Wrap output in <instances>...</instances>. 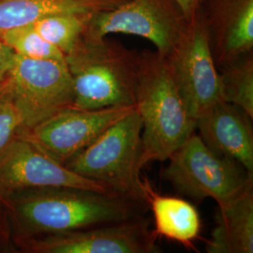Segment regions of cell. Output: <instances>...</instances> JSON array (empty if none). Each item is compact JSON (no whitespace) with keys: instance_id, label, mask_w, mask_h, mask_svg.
<instances>
[{"instance_id":"obj_11","label":"cell","mask_w":253,"mask_h":253,"mask_svg":"<svg viewBox=\"0 0 253 253\" xmlns=\"http://www.w3.org/2000/svg\"><path fill=\"white\" fill-rule=\"evenodd\" d=\"M134 107L94 110L67 107L27 130L25 135L45 153L64 164Z\"/></svg>"},{"instance_id":"obj_17","label":"cell","mask_w":253,"mask_h":253,"mask_svg":"<svg viewBox=\"0 0 253 253\" xmlns=\"http://www.w3.org/2000/svg\"><path fill=\"white\" fill-rule=\"evenodd\" d=\"M221 100L253 118V53L217 69Z\"/></svg>"},{"instance_id":"obj_21","label":"cell","mask_w":253,"mask_h":253,"mask_svg":"<svg viewBox=\"0 0 253 253\" xmlns=\"http://www.w3.org/2000/svg\"><path fill=\"white\" fill-rule=\"evenodd\" d=\"M14 56L13 51L0 41V81L8 75L13 64Z\"/></svg>"},{"instance_id":"obj_8","label":"cell","mask_w":253,"mask_h":253,"mask_svg":"<svg viewBox=\"0 0 253 253\" xmlns=\"http://www.w3.org/2000/svg\"><path fill=\"white\" fill-rule=\"evenodd\" d=\"M165 58L181 97L195 120L221 100L219 73L199 12L188 22Z\"/></svg>"},{"instance_id":"obj_7","label":"cell","mask_w":253,"mask_h":253,"mask_svg":"<svg viewBox=\"0 0 253 253\" xmlns=\"http://www.w3.org/2000/svg\"><path fill=\"white\" fill-rule=\"evenodd\" d=\"M176 0H126L92 15L84 38L126 34L149 41L163 56L171 52L188 25Z\"/></svg>"},{"instance_id":"obj_12","label":"cell","mask_w":253,"mask_h":253,"mask_svg":"<svg viewBox=\"0 0 253 253\" xmlns=\"http://www.w3.org/2000/svg\"><path fill=\"white\" fill-rule=\"evenodd\" d=\"M198 12L217 69L253 53V0H203Z\"/></svg>"},{"instance_id":"obj_14","label":"cell","mask_w":253,"mask_h":253,"mask_svg":"<svg viewBox=\"0 0 253 253\" xmlns=\"http://www.w3.org/2000/svg\"><path fill=\"white\" fill-rule=\"evenodd\" d=\"M142 180L146 205L153 213L155 233L159 237L193 250L202 228L197 208L187 200L159 193L146 177Z\"/></svg>"},{"instance_id":"obj_5","label":"cell","mask_w":253,"mask_h":253,"mask_svg":"<svg viewBox=\"0 0 253 253\" xmlns=\"http://www.w3.org/2000/svg\"><path fill=\"white\" fill-rule=\"evenodd\" d=\"M167 161L163 177L178 194L195 203L209 198L223 207L253 186V174L213 152L195 132Z\"/></svg>"},{"instance_id":"obj_4","label":"cell","mask_w":253,"mask_h":253,"mask_svg":"<svg viewBox=\"0 0 253 253\" xmlns=\"http://www.w3.org/2000/svg\"><path fill=\"white\" fill-rule=\"evenodd\" d=\"M141 134L142 119L134 107L64 165L117 194L146 205L140 173Z\"/></svg>"},{"instance_id":"obj_9","label":"cell","mask_w":253,"mask_h":253,"mask_svg":"<svg viewBox=\"0 0 253 253\" xmlns=\"http://www.w3.org/2000/svg\"><path fill=\"white\" fill-rule=\"evenodd\" d=\"M40 188H76L115 193L99 182L68 169L27 136H17L0 153V197Z\"/></svg>"},{"instance_id":"obj_20","label":"cell","mask_w":253,"mask_h":253,"mask_svg":"<svg viewBox=\"0 0 253 253\" xmlns=\"http://www.w3.org/2000/svg\"><path fill=\"white\" fill-rule=\"evenodd\" d=\"M24 129L6 77L0 81V153Z\"/></svg>"},{"instance_id":"obj_6","label":"cell","mask_w":253,"mask_h":253,"mask_svg":"<svg viewBox=\"0 0 253 253\" xmlns=\"http://www.w3.org/2000/svg\"><path fill=\"white\" fill-rule=\"evenodd\" d=\"M6 79L26 131L73 106V79L66 60L15 54Z\"/></svg>"},{"instance_id":"obj_2","label":"cell","mask_w":253,"mask_h":253,"mask_svg":"<svg viewBox=\"0 0 253 253\" xmlns=\"http://www.w3.org/2000/svg\"><path fill=\"white\" fill-rule=\"evenodd\" d=\"M134 106L142 119L141 168L167 161L195 132L196 120L181 97L165 56L156 50L140 52Z\"/></svg>"},{"instance_id":"obj_22","label":"cell","mask_w":253,"mask_h":253,"mask_svg":"<svg viewBox=\"0 0 253 253\" xmlns=\"http://www.w3.org/2000/svg\"><path fill=\"white\" fill-rule=\"evenodd\" d=\"M188 21L194 18L199 11L203 0H176Z\"/></svg>"},{"instance_id":"obj_3","label":"cell","mask_w":253,"mask_h":253,"mask_svg":"<svg viewBox=\"0 0 253 253\" xmlns=\"http://www.w3.org/2000/svg\"><path fill=\"white\" fill-rule=\"evenodd\" d=\"M140 52L108 39H86L65 56L73 79V107L135 105Z\"/></svg>"},{"instance_id":"obj_16","label":"cell","mask_w":253,"mask_h":253,"mask_svg":"<svg viewBox=\"0 0 253 253\" xmlns=\"http://www.w3.org/2000/svg\"><path fill=\"white\" fill-rule=\"evenodd\" d=\"M126 0H0V34L59 13L95 14Z\"/></svg>"},{"instance_id":"obj_10","label":"cell","mask_w":253,"mask_h":253,"mask_svg":"<svg viewBox=\"0 0 253 253\" xmlns=\"http://www.w3.org/2000/svg\"><path fill=\"white\" fill-rule=\"evenodd\" d=\"M145 216L57 235L31 238L39 253H160V238Z\"/></svg>"},{"instance_id":"obj_19","label":"cell","mask_w":253,"mask_h":253,"mask_svg":"<svg viewBox=\"0 0 253 253\" xmlns=\"http://www.w3.org/2000/svg\"><path fill=\"white\" fill-rule=\"evenodd\" d=\"M0 41L9 47L14 54L24 57L66 60L65 54L42 38L32 24L1 33Z\"/></svg>"},{"instance_id":"obj_1","label":"cell","mask_w":253,"mask_h":253,"mask_svg":"<svg viewBox=\"0 0 253 253\" xmlns=\"http://www.w3.org/2000/svg\"><path fill=\"white\" fill-rule=\"evenodd\" d=\"M19 231L31 238L145 216L148 207L117 193L76 188H40L10 194Z\"/></svg>"},{"instance_id":"obj_18","label":"cell","mask_w":253,"mask_h":253,"mask_svg":"<svg viewBox=\"0 0 253 253\" xmlns=\"http://www.w3.org/2000/svg\"><path fill=\"white\" fill-rule=\"evenodd\" d=\"M93 14L59 13L41 19L32 24L48 42L60 50L65 56L80 42Z\"/></svg>"},{"instance_id":"obj_13","label":"cell","mask_w":253,"mask_h":253,"mask_svg":"<svg viewBox=\"0 0 253 253\" xmlns=\"http://www.w3.org/2000/svg\"><path fill=\"white\" fill-rule=\"evenodd\" d=\"M253 119L243 110L220 100L196 119L195 129L213 152L240 163L253 174Z\"/></svg>"},{"instance_id":"obj_15","label":"cell","mask_w":253,"mask_h":253,"mask_svg":"<svg viewBox=\"0 0 253 253\" xmlns=\"http://www.w3.org/2000/svg\"><path fill=\"white\" fill-rule=\"evenodd\" d=\"M208 253H253V186L223 207L207 240Z\"/></svg>"}]
</instances>
